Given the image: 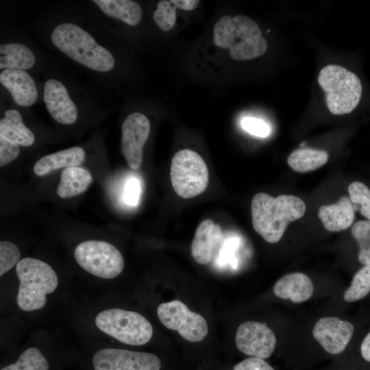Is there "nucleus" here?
Returning a JSON list of instances; mask_svg holds the SVG:
<instances>
[{
  "label": "nucleus",
  "mask_w": 370,
  "mask_h": 370,
  "mask_svg": "<svg viewBox=\"0 0 370 370\" xmlns=\"http://www.w3.org/2000/svg\"><path fill=\"white\" fill-rule=\"evenodd\" d=\"M150 123L140 112L130 114L121 126V149L129 166L140 167L143 159V147L150 133Z\"/></svg>",
  "instance_id": "11"
},
{
  "label": "nucleus",
  "mask_w": 370,
  "mask_h": 370,
  "mask_svg": "<svg viewBox=\"0 0 370 370\" xmlns=\"http://www.w3.org/2000/svg\"><path fill=\"white\" fill-rule=\"evenodd\" d=\"M51 40L59 50L88 69L107 72L114 66L111 53L75 24L65 23L56 26Z\"/></svg>",
  "instance_id": "3"
},
{
  "label": "nucleus",
  "mask_w": 370,
  "mask_h": 370,
  "mask_svg": "<svg viewBox=\"0 0 370 370\" xmlns=\"http://www.w3.org/2000/svg\"><path fill=\"white\" fill-rule=\"evenodd\" d=\"M93 2L107 16L134 26L139 23L142 10L138 3L130 0H95Z\"/></svg>",
  "instance_id": "22"
},
{
  "label": "nucleus",
  "mask_w": 370,
  "mask_h": 370,
  "mask_svg": "<svg viewBox=\"0 0 370 370\" xmlns=\"http://www.w3.org/2000/svg\"><path fill=\"white\" fill-rule=\"evenodd\" d=\"M1 370H49V363L38 348L29 347L20 355L15 362Z\"/></svg>",
  "instance_id": "26"
},
{
  "label": "nucleus",
  "mask_w": 370,
  "mask_h": 370,
  "mask_svg": "<svg viewBox=\"0 0 370 370\" xmlns=\"http://www.w3.org/2000/svg\"><path fill=\"white\" fill-rule=\"evenodd\" d=\"M305 212L306 205L302 199L291 195L273 197L258 193L251 203L253 227L269 243H278L288 224L301 218Z\"/></svg>",
  "instance_id": "1"
},
{
  "label": "nucleus",
  "mask_w": 370,
  "mask_h": 370,
  "mask_svg": "<svg viewBox=\"0 0 370 370\" xmlns=\"http://www.w3.org/2000/svg\"><path fill=\"white\" fill-rule=\"evenodd\" d=\"M352 234L359 246L358 260L365 265L370 264V220L355 223Z\"/></svg>",
  "instance_id": "28"
},
{
  "label": "nucleus",
  "mask_w": 370,
  "mask_h": 370,
  "mask_svg": "<svg viewBox=\"0 0 370 370\" xmlns=\"http://www.w3.org/2000/svg\"><path fill=\"white\" fill-rule=\"evenodd\" d=\"M95 321L103 333L127 345H145L153 335L151 324L136 312L120 308L107 309L100 312Z\"/></svg>",
  "instance_id": "6"
},
{
  "label": "nucleus",
  "mask_w": 370,
  "mask_h": 370,
  "mask_svg": "<svg viewBox=\"0 0 370 370\" xmlns=\"http://www.w3.org/2000/svg\"><path fill=\"white\" fill-rule=\"evenodd\" d=\"M318 82L325 93L327 107L333 114H348L358 106L362 87L356 74L341 66L329 64L320 71Z\"/></svg>",
  "instance_id": "5"
},
{
  "label": "nucleus",
  "mask_w": 370,
  "mask_h": 370,
  "mask_svg": "<svg viewBox=\"0 0 370 370\" xmlns=\"http://www.w3.org/2000/svg\"><path fill=\"white\" fill-rule=\"evenodd\" d=\"M213 41L219 48L230 51L237 61L248 60L263 55L267 49L259 25L251 18L237 14L225 15L214 25Z\"/></svg>",
  "instance_id": "2"
},
{
  "label": "nucleus",
  "mask_w": 370,
  "mask_h": 370,
  "mask_svg": "<svg viewBox=\"0 0 370 370\" xmlns=\"http://www.w3.org/2000/svg\"><path fill=\"white\" fill-rule=\"evenodd\" d=\"M360 353L365 360L370 362V332L367 334L361 343Z\"/></svg>",
  "instance_id": "35"
},
{
  "label": "nucleus",
  "mask_w": 370,
  "mask_h": 370,
  "mask_svg": "<svg viewBox=\"0 0 370 370\" xmlns=\"http://www.w3.org/2000/svg\"><path fill=\"white\" fill-rule=\"evenodd\" d=\"M199 3L198 0H162L157 4L153 18L163 31L170 30L176 21V9L186 11L194 10Z\"/></svg>",
  "instance_id": "24"
},
{
  "label": "nucleus",
  "mask_w": 370,
  "mask_h": 370,
  "mask_svg": "<svg viewBox=\"0 0 370 370\" xmlns=\"http://www.w3.org/2000/svg\"><path fill=\"white\" fill-rule=\"evenodd\" d=\"M92 180L90 173L79 166L63 169L57 188V194L62 199L79 195L85 192Z\"/></svg>",
  "instance_id": "20"
},
{
  "label": "nucleus",
  "mask_w": 370,
  "mask_h": 370,
  "mask_svg": "<svg viewBox=\"0 0 370 370\" xmlns=\"http://www.w3.org/2000/svg\"><path fill=\"white\" fill-rule=\"evenodd\" d=\"M20 284L16 297L19 308L33 311L43 308L46 295L53 293L58 285V276L47 263L33 258H24L16 265Z\"/></svg>",
  "instance_id": "4"
},
{
  "label": "nucleus",
  "mask_w": 370,
  "mask_h": 370,
  "mask_svg": "<svg viewBox=\"0 0 370 370\" xmlns=\"http://www.w3.org/2000/svg\"><path fill=\"white\" fill-rule=\"evenodd\" d=\"M352 323L335 317L319 319L312 329V336L325 352L331 354L343 352L352 339Z\"/></svg>",
  "instance_id": "13"
},
{
  "label": "nucleus",
  "mask_w": 370,
  "mask_h": 370,
  "mask_svg": "<svg viewBox=\"0 0 370 370\" xmlns=\"http://www.w3.org/2000/svg\"><path fill=\"white\" fill-rule=\"evenodd\" d=\"M349 199L354 211L370 220V189L360 182H354L348 186Z\"/></svg>",
  "instance_id": "29"
},
{
  "label": "nucleus",
  "mask_w": 370,
  "mask_h": 370,
  "mask_svg": "<svg viewBox=\"0 0 370 370\" xmlns=\"http://www.w3.org/2000/svg\"><path fill=\"white\" fill-rule=\"evenodd\" d=\"M0 55V69L25 70L35 63L33 52L20 43L1 45Z\"/></svg>",
  "instance_id": "23"
},
{
  "label": "nucleus",
  "mask_w": 370,
  "mask_h": 370,
  "mask_svg": "<svg viewBox=\"0 0 370 370\" xmlns=\"http://www.w3.org/2000/svg\"><path fill=\"white\" fill-rule=\"evenodd\" d=\"M233 370H274L263 358L249 357L235 365Z\"/></svg>",
  "instance_id": "34"
},
{
  "label": "nucleus",
  "mask_w": 370,
  "mask_h": 370,
  "mask_svg": "<svg viewBox=\"0 0 370 370\" xmlns=\"http://www.w3.org/2000/svg\"><path fill=\"white\" fill-rule=\"evenodd\" d=\"M273 289L278 297L298 304L306 301L312 297L314 285L307 275L294 272L280 278Z\"/></svg>",
  "instance_id": "17"
},
{
  "label": "nucleus",
  "mask_w": 370,
  "mask_h": 370,
  "mask_svg": "<svg viewBox=\"0 0 370 370\" xmlns=\"http://www.w3.org/2000/svg\"><path fill=\"white\" fill-rule=\"evenodd\" d=\"M141 187L136 178L127 180L124 188L123 199L125 202L132 206H136L140 198Z\"/></svg>",
  "instance_id": "33"
},
{
  "label": "nucleus",
  "mask_w": 370,
  "mask_h": 370,
  "mask_svg": "<svg viewBox=\"0 0 370 370\" xmlns=\"http://www.w3.org/2000/svg\"><path fill=\"white\" fill-rule=\"evenodd\" d=\"M157 315L162 325L177 331L188 341H201L208 334V326L204 317L190 310L180 300L160 304L157 308Z\"/></svg>",
  "instance_id": "9"
},
{
  "label": "nucleus",
  "mask_w": 370,
  "mask_h": 370,
  "mask_svg": "<svg viewBox=\"0 0 370 370\" xmlns=\"http://www.w3.org/2000/svg\"><path fill=\"white\" fill-rule=\"evenodd\" d=\"M328 159L329 155L325 151L300 148L288 156L287 162L295 171L305 173L319 169L326 164Z\"/></svg>",
  "instance_id": "25"
},
{
  "label": "nucleus",
  "mask_w": 370,
  "mask_h": 370,
  "mask_svg": "<svg viewBox=\"0 0 370 370\" xmlns=\"http://www.w3.org/2000/svg\"><path fill=\"white\" fill-rule=\"evenodd\" d=\"M0 82L19 106L27 107L36 101V84L25 70L3 69L0 74Z\"/></svg>",
  "instance_id": "16"
},
{
  "label": "nucleus",
  "mask_w": 370,
  "mask_h": 370,
  "mask_svg": "<svg viewBox=\"0 0 370 370\" xmlns=\"http://www.w3.org/2000/svg\"><path fill=\"white\" fill-rule=\"evenodd\" d=\"M222 241L221 226L210 219L202 221L197 227L191 243L190 252L193 259L200 264L210 263Z\"/></svg>",
  "instance_id": "15"
},
{
  "label": "nucleus",
  "mask_w": 370,
  "mask_h": 370,
  "mask_svg": "<svg viewBox=\"0 0 370 370\" xmlns=\"http://www.w3.org/2000/svg\"><path fill=\"white\" fill-rule=\"evenodd\" d=\"M21 253L12 242H0V275L2 276L20 261Z\"/></svg>",
  "instance_id": "30"
},
{
  "label": "nucleus",
  "mask_w": 370,
  "mask_h": 370,
  "mask_svg": "<svg viewBox=\"0 0 370 370\" xmlns=\"http://www.w3.org/2000/svg\"><path fill=\"white\" fill-rule=\"evenodd\" d=\"M74 256L83 269L103 279L116 278L124 268L121 252L103 241L90 240L79 243L75 249Z\"/></svg>",
  "instance_id": "8"
},
{
  "label": "nucleus",
  "mask_w": 370,
  "mask_h": 370,
  "mask_svg": "<svg viewBox=\"0 0 370 370\" xmlns=\"http://www.w3.org/2000/svg\"><path fill=\"white\" fill-rule=\"evenodd\" d=\"M44 101L52 118L64 125H71L77 119V109L66 88L60 82L50 79L44 87Z\"/></svg>",
  "instance_id": "14"
},
{
  "label": "nucleus",
  "mask_w": 370,
  "mask_h": 370,
  "mask_svg": "<svg viewBox=\"0 0 370 370\" xmlns=\"http://www.w3.org/2000/svg\"><path fill=\"white\" fill-rule=\"evenodd\" d=\"M235 343L237 349L242 353L264 359L273 353L276 337L265 323L249 321L238 326Z\"/></svg>",
  "instance_id": "12"
},
{
  "label": "nucleus",
  "mask_w": 370,
  "mask_h": 370,
  "mask_svg": "<svg viewBox=\"0 0 370 370\" xmlns=\"http://www.w3.org/2000/svg\"><path fill=\"white\" fill-rule=\"evenodd\" d=\"M95 370H160L159 358L151 353L107 348L92 358Z\"/></svg>",
  "instance_id": "10"
},
{
  "label": "nucleus",
  "mask_w": 370,
  "mask_h": 370,
  "mask_svg": "<svg viewBox=\"0 0 370 370\" xmlns=\"http://www.w3.org/2000/svg\"><path fill=\"white\" fill-rule=\"evenodd\" d=\"M242 127L249 134L266 137L270 133V127L264 121L254 117H245L241 120Z\"/></svg>",
  "instance_id": "32"
},
{
  "label": "nucleus",
  "mask_w": 370,
  "mask_h": 370,
  "mask_svg": "<svg viewBox=\"0 0 370 370\" xmlns=\"http://www.w3.org/2000/svg\"><path fill=\"white\" fill-rule=\"evenodd\" d=\"M84 150L73 147L40 158L34 166V172L38 176H44L61 168L78 166L85 160Z\"/></svg>",
  "instance_id": "19"
},
{
  "label": "nucleus",
  "mask_w": 370,
  "mask_h": 370,
  "mask_svg": "<svg viewBox=\"0 0 370 370\" xmlns=\"http://www.w3.org/2000/svg\"><path fill=\"white\" fill-rule=\"evenodd\" d=\"M20 154L19 145L0 135V166L14 160Z\"/></svg>",
  "instance_id": "31"
},
{
  "label": "nucleus",
  "mask_w": 370,
  "mask_h": 370,
  "mask_svg": "<svg viewBox=\"0 0 370 370\" xmlns=\"http://www.w3.org/2000/svg\"><path fill=\"white\" fill-rule=\"evenodd\" d=\"M170 177L175 193L189 199L202 193L209 180L208 166L197 152L182 149L171 160Z\"/></svg>",
  "instance_id": "7"
},
{
  "label": "nucleus",
  "mask_w": 370,
  "mask_h": 370,
  "mask_svg": "<svg viewBox=\"0 0 370 370\" xmlns=\"http://www.w3.org/2000/svg\"><path fill=\"white\" fill-rule=\"evenodd\" d=\"M0 135L21 146L34 144V134L23 123L22 116L16 110L5 111L0 121Z\"/></svg>",
  "instance_id": "21"
},
{
  "label": "nucleus",
  "mask_w": 370,
  "mask_h": 370,
  "mask_svg": "<svg viewBox=\"0 0 370 370\" xmlns=\"http://www.w3.org/2000/svg\"><path fill=\"white\" fill-rule=\"evenodd\" d=\"M318 216L327 230L340 232L351 226L355 211L349 197L343 196L335 204L321 206Z\"/></svg>",
  "instance_id": "18"
},
{
  "label": "nucleus",
  "mask_w": 370,
  "mask_h": 370,
  "mask_svg": "<svg viewBox=\"0 0 370 370\" xmlns=\"http://www.w3.org/2000/svg\"><path fill=\"white\" fill-rule=\"evenodd\" d=\"M370 292V264L365 265L355 273L343 298L347 302L358 301Z\"/></svg>",
  "instance_id": "27"
}]
</instances>
